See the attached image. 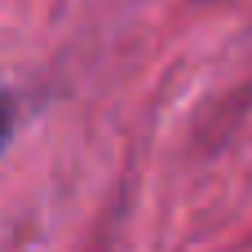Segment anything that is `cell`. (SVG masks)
<instances>
[{"label": "cell", "instance_id": "cell-1", "mask_svg": "<svg viewBox=\"0 0 252 252\" xmlns=\"http://www.w3.org/2000/svg\"><path fill=\"white\" fill-rule=\"evenodd\" d=\"M9 124H13V102L0 93V146H4V137H9Z\"/></svg>", "mask_w": 252, "mask_h": 252}]
</instances>
